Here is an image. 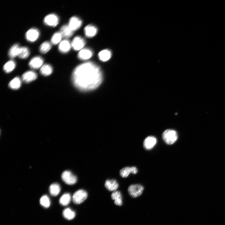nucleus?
<instances>
[{
    "label": "nucleus",
    "instance_id": "obj_1",
    "mask_svg": "<svg viewBox=\"0 0 225 225\" xmlns=\"http://www.w3.org/2000/svg\"><path fill=\"white\" fill-rule=\"evenodd\" d=\"M74 85L79 90L88 91L97 88L101 85L103 77L102 71L96 64L88 62L77 66L72 74Z\"/></svg>",
    "mask_w": 225,
    "mask_h": 225
},
{
    "label": "nucleus",
    "instance_id": "obj_2",
    "mask_svg": "<svg viewBox=\"0 0 225 225\" xmlns=\"http://www.w3.org/2000/svg\"><path fill=\"white\" fill-rule=\"evenodd\" d=\"M163 139L166 144L172 145L176 142L178 139L177 132L173 130H165L162 135Z\"/></svg>",
    "mask_w": 225,
    "mask_h": 225
},
{
    "label": "nucleus",
    "instance_id": "obj_3",
    "mask_svg": "<svg viewBox=\"0 0 225 225\" xmlns=\"http://www.w3.org/2000/svg\"><path fill=\"white\" fill-rule=\"evenodd\" d=\"M87 196V193L85 190H79L74 193L72 197L73 201L75 204L79 205L84 202Z\"/></svg>",
    "mask_w": 225,
    "mask_h": 225
},
{
    "label": "nucleus",
    "instance_id": "obj_4",
    "mask_svg": "<svg viewBox=\"0 0 225 225\" xmlns=\"http://www.w3.org/2000/svg\"><path fill=\"white\" fill-rule=\"evenodd\" d=\"M61 178L65 183L69 185H73L77 181V177L69 170H66L63 172Z\"/></svg>",
    "mask_w": 225,
    "mask_h": 225
},
{
    "label": "nucleus",
    "instance_id": "obj_5",
    "mask_svg": "<svg viewBox=\"0 0 225 225\" xmlns=\"http://www.w3.org/2000/svg\"><path fill=\"white\" fill-rule=\"evenodd\" d=\"M44 24L51 27H56L59 22V18L58 16L54 14H51L46 16L44 19Z\"/></svg>",
    "mask_w": 225,
    "mask_h": 225
},
{
    "label": "nucleus",
    "instance_id": "obj_6",
    "mask_svg": "<svg viewBox=\"0 0 225 225\" xmlns=\"http://www.w3.org/2000/svg\"><path fill=\"white\" fill-rule=\"evenodd\" d=\"M144 190V188L141 185H132L129 187L128 192L131 196L133 198H136L142 194Z\"/></svg>",
    "mask_w": 225,
    "mask_h": 225
},
{
    "label": "nucleus",
    "instance_id": "obj_7",
    "mask_svg": "<svg viewBox=\"0 0 225 225\" xmlns=\"http://www.w3.org/2000/svg\"><path fill=\"white\" fill-rule=\"evenodd\" d=\"M40 36V32L39 30L36 28H32L26 32V38L28 41L33 42L38 39Z\"/></svg>",
    "mask_w": 225,
    "mask_h": 225
},
{
    "label": "nucleus",
    "instance_id": "obj_8",
    "mask_svg": "<svg viewBox=\"0 0 225 225\" xmlns=\"http://www.w3.org/2000/svg\"><path fill=\"white\" fill-rule=\"evenodd\" d=\"M71 46L75 51L81 50L85 44V42L82 38L80 36L75 37L72 40Z\"/></svg>",
    "mask_w": 225,
    "mask_h": 225
},
{
    "label": "nucleus",
    "instance_id": "obj_9",
    "mask_svg": "<svg viewBox=\"0 0 225 225\" xmlns=\"http://www.w3.org/2000/svg\"><path fill=\"white\" fill-rule=\"evenodd\" d=\"M82 22L79 18L76 16L72 17L69 19L68 26L73 31L79 29L82 26Z\"/></svg>",
    "mask_w": 225,
    "mask_h": 225
},
{
    "label": "nucleus",
    "instance_id": "obj_10",
    "mask_svg": "<svg viewBox=\"0 0 225 225\" xmlns=\"http://www.w3.org/2000/svg\"><path fill=\"white\" fill-rule=\"evenodd\" d=\"M44 60L40 56H36L32 58L29 62V65L32 69H38L44 65Z\"/></svg>",
    "mask_w": 225,
    "mask_h": 225
},
{
    "label": "nucleus",
    "instance_id": "obj_11",
    "mask_svg": "<svg viewBox=\"0 0 225 225\" xmlns=\"http://www.w3.org/2000/svg\"><path fill=\"white\" fill-rule=\"evenodd\" d=\"M157 143L156 138L153 136H149L144 140L143 145L144 148L147 150L152 149Z\"/></svg>",
    "mask_w": 225,
    "mask_h": 225
},
{
    "label": "nucleus",
    "instance_id": "obj_12",
    "mask_svg": "<svg viewBox=\"0 0 225 225\" xmlns=\"http://www.w3.org/2000/svg\"><path fill=\"white\" fill-rule=\"evenodd\" d=\"M37 77V75L35 72L32 71H29L23 74L22 79L24 82L29 83L35 80Z\"/></svg>",
    "mask_w": 225,
    "mask_h": 225
},
{
    "label": "nucleus",
    "instance_id": "obj_13",
    "mask_svg": "<svg viewBox=\"0 0 225 225\" xmlns=\"http://www.w3.org/2000/svg\"><path fill=\"white\" fill-rule=\"evenodd\" d=\"M138 172V169L135 167H127L123 168L120 171V176L123 178H127L131 173L136 174Z\"/></svg>",
    "mask_w": 225,
    "mask_h": 225
},
{
    "label": "nucleus",
    "instance_id": "obj_14",
    "mask_svg": "<svg viewBox=\"0 0 225 225\" xmlns=\"http://www.w3.org/2000/svg\"><path fill=\"white\" fill-rule=\"evenodd\" d=\"M71 46V43L67 40L62 41L59 44V51L63 53H68L70 49Z\"/></svg>",
    "mask_w": 225,
    "mask_h": 225
},
{
    "label": "nucleus",
    "instance_id": "obj_15",
    "mask_svg": "<svg viewBox=\"0 0 225 225\" xmlns=\"http://www.w3.org/2000/svg\"><path fill=\"white\" fill-rule=\"evenodd\" d=\"M93 55V53L90 49H82L78 54V58L81 60H85L90 59Z\"/></svg>",
    "mask_w": 225,
    "mask_h": 225
},
{
    "label": "nucleus",
    "instance_id": "obj_16",
    "mask_svg": "<svg viewBox=\"0 0 225 225\" xmlns=\"http://www.w3.org/2000/svg\"><path fill=\"white\" fill-rule=\"evenodd\" d=\"M85 35L88 37L92 38L95 36L97 33V29L92 25L87 26L84 29Z\"/></svg>",
    "mask_w": 225,
    "mask_h": 225
},
{
    "label": "nucleus",
    "instance_id": "obj_17",
    "mask_svg": "<svg viewBox=\"0 0 225 225\" xmlns=\"http://www.w3.org/2000/svg\"><path fill=\"white\" fill-rule=\"evenodd\" d=\"M73 32L68 25H65L62 26L60 28V31L63 37L66 38L71 37L73 35Z\"/></svg>",
    "mask_w": 225,
    "mask_h": 225
},
{
    "label": "nucleus",
    "instance_id": "obj_18",
    "mask_svg": "<svg viewBox=\"0 0 225 225\" xmlns=\"http://www.w3.org/2000/svg\"><path fill=\"white\" fill-rule=\"evenodd\" d=\"M119 184L117 181L115 180H107L105 183V186L109 190L111 191H115L119 187Z\"/></svg>",
    "mask_w": 225,
    "mask_h": 225
},
{
    "label": "nucleus",
    "instance_id": "obj_19",
    "mask_svg": "<svg viewBox=\"0 0 225 225\" xmlns=\"http://www.w3.org/2000/svg\"><path fill=\"white\" fill-rule=\"evenodd\" d=\"M21 47L18 44L13 45L9 50L8 55L10 58L13 59L18 56Z\"/></svg>",
    "mask_w": 225,
    "mask_h": 225
},
{
    "label": "nucleus",
    "instance_id": "obj_20",
    "mask_svg": "<svg viewBox=\"0 0 225 225\" xmlns=\"http://www.w3.org/2000/svg\"><path fill=\"white\" fill-rule=\"evenodd\" d=\"M111 56V52L108 49L103 50L98 54V57L99 60L103 62H106L109 60Z\"/></svg>",
    "mask_w": 225,
    "mask_h": 225
},
{
    "label": "nucleus",
    "instance_id": "obj_21",
    "mask_svg": "<svg viewBox=\"0 0 225 225\" xmlns=\"http://www.w3.org/2000/svg\"><path fill=\"white\" fill-rule=\"evenodd\" d=\"M53 71L52 66L48 64L44 65L40 69V73L44 76H49L52 73Z\"/></svg>",
    "mask_w": 225,
    "mask_h": 225
},
{
    "label": "nucleus",
    "instance_id": "obj_22",
    "mask_svg": "<svg viewBox=\"0 0 225 225\" xmlns=\"http://www.w3.org/2000/svg\"><path fill=\"white\" fill-rule=\"evenodd\" d=\"M111 198L114 200L115 204L118 206H121L122 204V194L119 191H115L111 194Z\"/></svg>",
    "mask_w": 225,
    "mask_h": 225
},
{
    "label": "nucleus",
    "instance_id": "obj_23",
    "mask_svg": "<svg viewBox=\"0 0 225 225\" xmlns=\"http://www.w3.org/2000/svg\"><path fill=\"white\" fill-rule=\"evenodd\" d=\"M61 188L57 183L53 184L49 187V192L51 194L54 196H57L60 193Z\"/></svg>",
    "mask_w": 225,
    "mask_h": 225
},
{
    "label": "nucleus",
    "instance_id": "obj_24",
    "mask_svg": "<svg viewBox=\"0 0 225 225\" xmlns=\"http://www.w3.org/2000/svg\"><path fill=\"white\" fill-rule=\"evenodd\" d=\"M71 199V196L69 193H65L60 197L59 200V202L62 206H66L70 203Z\"/></svg>",
    "mask_w": 225,
    "mask_h": 225
},
{
    "label": "nucleus",
    "instance_id": "obj_25",
    "mask_svg": "<svg viewBox=\"0 0 225 225\" xmlns=\"http://www.w3.org/2000/svg\"><path fill=\"white\" fill-rule=\"evenodd\" d=\"M52 48V44L48 41L43 42L39 48L40 52L42 54H45L47 53Z\"/></svg>",
    "mask_w": 225,
    "mask_h": 225
},
{
    "label": "nucleus",
    "instance_id": "obj_26",
    "mask_svg": "<svg viewBox=\"0 0 225 225\" xmlns=\"http://www.w3.org/2000/svg\"><path fill=\"white\" fill-rule=\"evenodd\" d=\"M30 54V50L26 46L21 47L18 57L21 59H26L28 57Z\"/></svg>",
    "mask_w": 225,
    "mask_h": 225
},
{
    "label": "nucleus",
    "instance_id": "obj_27",
    "mask_svg": "<svg viewBox=\"0 0 225 225\" xmlns=\"http://www.w3.org/2000/svg\"><path fill=\"white\" fill-rule=\"evenodd\" d=\"M16 64L13 60H10L6 62L3 66V69L6 73H9L13 71L15 68Z\"/></svg>",
    "mask_w": 225,
    "mask_h": 225
},
{
    "label": "nucleus",
    "instance_id": "obj_28",
    "mask_svg": "<svg viewBox=\"0 0 225 225\" xmlns=\"http://www.w3.org/2000/svg\"><path fill=\"white\" fill-rule=\"evenodd\" d=\"M63 215L66 219L71 220L76 216V213L69 208L65 209L63 212Z\"/></svg>",
    "mask_w": 225,
    "mask_h": 225
},
{
    "label": "nucleus",
    "instance_id": "obj_29",
    "mask_svg": "<svg viewBox=\"0 0 225 225\" xmlns=\"http://www.w3.org/2000/svg\"><path fill=\"white\" fill-rule=\"evenodd\" d=\"M21 81L19 77H16L13 79L9 83V87L13 90H17L19 89L21 86Z\"/></svg>",
    "mask_w": 225,
    "mask_h": 225
},
{
    "label": "nucleus",
    "instance_id": "obj_30",
    "mask_svg": "<svg viewBox=\"0 0 225 225\" xmlns=\"http://www.w3.org/2000/svg\"><path fill=\"white\" fill-rule=\"evenodd\" d=\"M63 36L60 32L55 33L52 35L51 39V43L53 45L59 44L62 41Z\"/></svg>",
    "mask_w": 225,
    "mask_h": 225
},
{
    "label": "nucleus",
    "instance_id": "obj_31",
    "mask_svg": "<svg viewBox=\"0 0 225 225\" xmlns=\"http://www.w3.org/2000/svg\"><path fill=\"white\" fill-rule=\"evenodd\" d=\"M40 205L45 208H48L51 205V201L48 197L46 195L43 196L40 200Z\"/></svg>",
    "mask_w": 225,
    "mask_h": 225
}]
</instances>
